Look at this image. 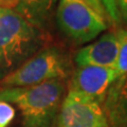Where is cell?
Listing matches in <instances>:
<instances>
[{
	"label": "cell",
	"mask_w": 127,
	"mask_h": 127,
	"mask_svg": "<svg viewBox=\"0 0 127 127\" xmlns=\"http://www.w3.org/2000/svg\"><path fill=\"white\" fill-rule=\"evenodd\" d=\"M103 7L106 12L108 22H110L113 27H119L122 23L121 15L119 13L116 0H100Z\"/></svg>",
	"instance_id": "obj_11"
},
{
	"label": "cell",
	"mask_w": 127,
	"mask_h": 127,
	"mask_svg": "<svg viewBox=\"0 0 127 127\" xmlns=\"http://www.w3.org/2000/svg\"><path fill=\"white\" fill-rule=\"evenodd\" d=\"M54 127H110L103 106L68 90Z\"/></svg>",
	"instance_id": "obj_5"
},
{
	"label": "cell",
	"mask_w": 127,
	"mask_h": 127,
	"mask_svg": "<svg viewBox=\"0 0 127 127\" xmlns=\"http://www.w3.org/2000/svg\"><path fill=\"white\" fill-rule=\"evenodd\" d=\"M122 22H127V0H116Z\"/></svg>",
	"instance_id": "obj_14"
},
{
	"label": "cell",
	"mask_w": 127,
	"mask_h": 127,
	"mask_svg": "<svg viewBox=\"0 0 127 127\" xmlns=\"http://www.w3.org/2000/svg\"><path fill=\"white\" fill-rule=\"evenodd\" d=\"M118 56V38L116 31L102 34L96 40L81 48L74 56L77 67L97 66L113 68Z\"/></svg>",
	"instance_id": "obj_7"
},
{
	"label": "cell",
	"mask_w": 127,
	"mask_h": 127,
	"mask_svg": "<svg viewBox=\"0 0 127 127\" xmlns=\"http://www.w3.org/2000/svg\"><path fill=\"white\" fill-rule=\"evenodd\" d=\"M71 73L68 56L55 46L43 47L0 82V88L27 87L45 82L65 81Z\"/></svg>",
	"instance_id": "obj_3"
},
{
	"label": "cell",
	"mask_w": 127,
	"mask_h": 127,
	"mask_svg": "<svg viewBox=\"0 0 127 127\" xmlns=\"http://www.w3.org/2000/svg\"><path fill=\"white\" fill-rule=\"evenodd\" d=\"M55 19L62 33L75 45L92 41L108 29V21L82 0H58Z\"/></svg>",
	"instance_id": "obj_4"
},
{
	"label": "cell",
	"mask_w": 127,
	"mask_h": 127,
	"mask_svg": "<svg viewBox=\"0 0 127 127\" xmlns=\"http://www.w3.org/2000/svg\"><path fill=\"white\" fill-rule=\"evenodd\" d=\"M16 111L11 104L0 101V127H7L14 120Z\"/></svg>",
	"instance_id": "obj_12"
},
{
	"label": "cell",
	"mask_w": 127,
	"mask_h": 127,
	"mask_svg": "<svg viewBox=\"0 0 127 127\" xmlns=\"http://www.w3.org/2000/svg\"><path fill=\"white\" fill-rule=\"evenodd\" d=\"M15 0H0V7H9V9H14Z\"/></svg>",
	"instance_id": "obj_15"
},
{
	"label": "cell",
	"mask_w": 127,
	"mask_h": 127,
	"mask_svg": "<svg viewBox=\"0 0 127 127\" xmlns=\"http://www.w3.org/2000/svg\"><path fill=\"white\" fill-rule=\"evenodd\" d=\"M57 3L58 0H15L14 10L32 26L45 31L55 14Z\"/></svg>",
	"instance_id": "obj_9"
},
{
	"label": "cell",
	"mask_w": 127,
	"mask_h": 127,
	"mask_svg": "<svg viewBox=\"0 0 127 127\" xmlns=\"http://www.w3.org/2000/svg\"><path fill=\"white\" fill-rule=\"evenodd\" d=\"M118 38V56L113 69L119 76L127 74V30L119 28L116 31Z\"/></svg>",
	"instance_id": "obj_10"
},
{
	"label": "cell",
	"mask_w": 127,
	"mask_h": 127,
	"mask_svg": "<svg viewBox=\"0 0 127 127\" xmlns=\"http://www.w3.org/2000/svg\"><path fill=\"white\" fill-rule=\"evenodd\" d=\"M119 77L113 68L97 66L76 67L71 75L69 90L95 101L103 106L112 83Z\"/></svg>",
	"instance_id": "obj_6"
},
{
	"label": "cell",
	"mask_w": 127,
	"mask_h": 127,
	"mask_svg": "<svg viewBox=\"0 0 127 127\" xmlns=\"http://www.w3.org/2000/svg\"><path fill=\"white\" fill-rule=\"evenodd\" d=\"M66 95V82H45L27 87L0 88V101L18 107L22 127H54Z\"/></svg>",
	"instance_id": "obj_1"
},
{
	"label": "cell",
	"mask_w": 127,
	"mask_h": 127,
	"mask_svg": "<svg viewBox=\"0 0 127 127\" xmlns=\"http://www.w3.org/2000/svg\"><path fill=\"white\" fill-rule=\"evenodd\" d=\"M103 108L110 127H127V74L112 83Z\"/></svg>",
	"instance_id": "obj_8"
},
{
	"label": "cell",
	"mask_w": 127,
	"mask_h": 127,
	"mask_svg": "<svg viewBox=\"0 0 127 127\" xmlns=\"http://www.w3.org/2000/svg\"><path fill=\"white\" fill-rule=\"evenodd\" d=\"M47 34L32 26L14 9L0 7V82L41 48Z\"/></svg>",
	"instance_id": "obj_2"
},
{
	"label": "cell",
	"mask_w": 127,
	"mask_h": 127,
	"mask_svg": "<svg viewBox=\"0 0 127 127\" xmlns=\"http://www.w3.org/2000/svg\"><path fill=\"white\" fill-rule=\"evenodd\" d=\"M82 1H84L85 3H87L89 6H91L92 9L98 13L101 16H103L107 21H108V18H107V15H106V12L104 10V7H103L102 3L100 2V0H82Z\"/></svg>",
	"instance_id": "obj_13"
}]
</instances>
